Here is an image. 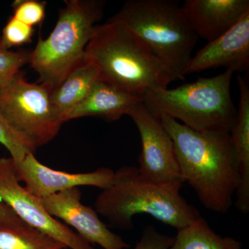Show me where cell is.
Wrapping results in <instances>:
<instances>
[{
  "label": "cell",
  "instance_id": "30bf717a",
  "mask_svg": "<svg viewBox=\"0 0 249 249\" xmlns=\"http://www.w3.org/2000/svg\"><path fill=\"white\" fill-rule=\"evenodd\" d=\"M81 197L79 188H73L41 200L49 214L73 228L88 243L96 244L103 249L129 248L130 245L120 235L109 230L94 209L82 203Z\"/></svg>",
  "mask_w": 249,
  "mask_h": 249
},
{
  "label": "cell",
  "instance_id": "7c38bea8",
  "mask_svg": "<svg viewBox=\"0 0 249 249\" xmlns=\"http://www.w3.org/2000/svg\"><path fill=\"white\" fill-rule=\"evenodd\" d=\"M225 67L232 72L249 68V11L235 25L192 56L183 76Z\"/></svg>",
  "mask_w": 249,
  "mask_h": 249
},
{
  "label": "cell",
  "instance_id": "8992f818",
  "mask_svg": "<svg viewBox=\"0 0 249 249\" xmlns=\"http://www.w3.org/2000/svg\"><path fill=\"white\" fill-rule=\"evenodd\" d=\"M59 11L56 24L47 39L39 38L29 53V63L41 83L56 88L84 58L97 22L103 16L105 2L97 0H68Z\"/></svg>",
  "mask_w": 249,
  "mask_h": 249
},
{
  "label": "cell",
  "instance_id": "8fae6325",
  "mask_svg": "<svg viewBox=\"0 0 249 249\" xmlns=\"http://www.w3.org/2000/svg\"><path fill=\"white\" fill-rule=\"evenodd\" d=\"M14 163L19 181L25 183L26 188L40 199L80 186L105 189L111 184L114 173V170L108 168L83 173L59 171L42 164L34 153L29 154L22 160Z\"/></svg>",
  "mask_w": 249,
  "mask_h": 249
},
{
  "label": "cell",
  "instance_id": "7402d4cb",
  "mask_svg": "<svg viewBox=\"0 0 249 249\" xmlns=\"http://www.w3.org/2000/svg\"><path fill=\"white\" fill-rule=\"evenodd\" d=\"M174 240L175 237L160 233L155 227L148 225L144 227L134 249H169Z\"/></svg>",
  "mask_w": 249,
  "mask_h": 249
},
{
  "label": "cell",
  "instance_id": "9c48e42d",
  "mask_svg": "<svg viewBox=\"0 0 249 249\" xmlns=\"http://www.w3.org/2000/svg\"><path fill=\"white\" fill-rule=\"evenodd\" d=\"M138 129L142 143L139 173L150 182L182 181L173 139L163 127L160 116L139 102L127 114Z\"/></svg>",
  "mask_w": 249,
  "mask_h": 249
},
{
  "label": "cell",
  "instance_id": "5bb4252c",
  "mask_svg": "<svg viewBox=\"0 0 249 249\" xmlns=\"http://www.w3.org/2000/svg\"><path fill=\"white\" fill-rule=\"evenodd\" d=\"M142 101V97L132 94L99 80L91 92L79 106L67 116L66 121L86 116H94L107 121L119 120L137 103Z\"/></svg>",
  "mask_w": 249,
  "mask_h": 249
},
{
  "label": "cell",
  "instance_id": "44dd1931",
  "mask_svg": "<svg viewBox=\"0 0 249 249\" xmlns=\"http://www.w3.org/2000/svg\"><path fill=\"white\" fill-rule=\"evenodd\" d=\"M14 16L12 17L34 27L40 24L45 18L46 3L36 0H19L13 4Z\"/></svg>",
  "mask_w": 249,
  "mask_h": 249
},
{
  "label": "cell",
  "instance_id": "5b68a950",
  "mask_svg": "<svg viewBox=\"0 0 249 249\" xmlns=\"http://www.w3.org/2000/svg\"><path fill=\"white\" fill-rule=\"evenodd\" d=\"M233 73L226 70L217 76L201 78L175 89L151 90L142 95V101L156 115L169 116L196 132L230 133L237 111L231 95Z\"/></svg>",
  "mask_w": 249,
  "mask_h": 249
},
{
  "label": "cell",
  "instance_id": "2e32d148",
  "mask_svg": "<svg viewBox=\"0 0 249 249\" xmlns=\"http://www.w3.org/2000/svg\"><path fill=\"white\" fill-rule=\"evenodd\" d=\"M242 242L235 237L218 235L200 215L178 229L169 249H242Z\"/></svg>",
  "mask_w": 249,
  "mask_h": 249
},
{
  "label": "cell",
  "instance_id": "ba28073f",
  "mask_svg": "<svg viewBox=\"0 0 249 249\" xmlns=\"http://www.w3.org/2000/svg\"><path fill=\"white\" fill-rule=\"evenodd\" d=\"M0 201L24 224L37 229L70 249H94L73 229L52 217L40 198L20 184L14 160L0 158Z\"/></svg>",
  "mask_w": 249,
  "mask_h": 249
},
{
  "label": "cell",
  "instance_id": "ffe728a7",
  "mask_svg": "<svg viewBox=\"0 0 249 249\" xmlns=\"http://www.w3.org/2000/svg\"><path fill=\"white\" fill-rule=\"evenodd\" d=\"M29 53L0 48V89L6 86L29 63Z\"/></svg>",
  "mask_w": 249,
  "mask_h": 249
},
{
  "label": "cell",
  "instance_id": "3957f363",
  "mask_svg": "<svg viewBox=\"0 0 249 249\" xmlns=\"http://www.w3.org/2000/svg\"><path fill=\"white\" fill-rule=\"evenodd\" d=\"M84 58L97 67L101 80L142 97L168 88L169 72L145 43L123 23L109 19L95 27Z\"/></svg>",
  "mask_w": 249,
  "mask_h": 249
},
{
  "label": "cell",
  "instance_id": "52a82bcc",
  "mask_svg": "<svg viewBox=\"0 0 249 249\" xmlns=\"http://www.w3.org/2000/svg\"><path fill=\"white\" fill-rule=\"evenodd\" d=\"M51 91L47 85L29 83L21 72L0 89V113L36 150L52 142L64 124Z\"/></svg>",
  "mask_w": 249,
  "mask_h": 249
},
{
  "label": "cell",
  "instance_id": "ac0fdd59",
  "mask_svg": "<svg viewBox=\"0 0 249 249\" xmlns=\"http://www.w3.org/2000/svg\"><path fill=\"white\" fill-rule=\"evenodd\" d=\"M0 143L4 145L14 162L22 160L30 153H34L35 147L18 134L0 113Z\"/></svg>",
  "mask_w": 249,
  "mask_h": 249
},
{
  "label": "cell",
  "instance_id": "e0dca14e",
  "mask_svg": "<svg viewBox=\"0 0 249 249\" xmlns=\"http://www.w3.org/2000/svg\"><path fill=\"white\" fill-rule=\"evenodd\" d=\"M65 245L26 224H0V249H65Z\"/></svg>",
  "mask_w": 249,
  "mask_h": 249
},
{
  "label": "cell",
  "instance_id": "4fadbf2b",
  "mask_svg": "<svg viewBox=\"0 0 249 249\" xmlns=\"http://www.w3.org/2000/svg\"><path fill=\"white\" fill-rule=\"evenodd\" d=\"M198 37L217 38L249 11V0H186L181 6Z\"/></svg>",
  "mask_w": 249,
  "mask_h": 249
},
{
  "label": "cell",
  "instance_id": "277c9868",
  "mask_svg": "<svg viewBox=\"0 0 249 249\" xmlns=\"http://www.w3.org/2000/svg\"><path fill=\"white\" fill-rule=\"evenodd\" d=\"M110 19L133 31L164 65L173 81L184 79L198 36L178 1L129 0Z\"/></svg>",
  "mask_w": 249,
  "mask_h": 249
},
{
  "label": "cell",
  "instance_id": "6da1fadb",
  "mask_svg": "<svg viewBox=\"0 0 249 249\" xmlns=\"http://www.w3.org/2000/svg\"><path fill=\"white\" fill-rule=\"evenodd\" d=\"M159 116L173 139L184 182L191 186L206 209L227 213L240 183L230 133L196 132L169 116Z\"/></svg>",
  "mask_w": 249,
  "mask_h": 249
},
{
  "label": "cell",
  "instance_id": "d6986e66",
  "mask_svg": "<svg viewBox=\"0 0 249 249\" xmlns=\"http://www.w3.org/2000/svg\"><path fill=\"white\" fill-rule=\"evenodd\" d=\"M34 33V27L11 17L3 29L0 37V48L9 50L12 47L29 43L32 40Z\"/></svg>",
  "mask_w": 249,
  "mask_h": 249
},
{
  "label": "cell",
  "instance_id": "7a4b0ae2",
  "mask_svg": "<svg viewBox=\"0 0 249 249\" xmlns=\"http://www.w3.org/2000/svg\"><path fill=\"white\" fill-rule=\"evenodd\" d=\"M183 184L150 182L142 178L137 167L124 165L114 171L111 184L102 190L93 206L109 227L132 230L134 216L149 214L178 230L201 215L180 193Z\"/></svg>",
  "mask_w": 249,
  "mask_h": 249
},
{
  "label": "cell",
  "instance_id": "603a6c76",
  "mask_svg": "<svg viewBox=\"0 0 249 249\" xmlns=\"http://www.w3.org/2000/svg\"><path fill=\"white\" fill-rule=\"evenodd\" d=\"M0 224L18 225L24 223L6 204L0 201Z\"/></svg>",
  "mask_w": 249,
  "mask_h": 249
},
{
  "label": "cell",
  "instance_id": "9a60e30c",
  "mask_svg": "<svg viewBox=\"0 0 249 249\" xmlns=\"http://www.w3.org/2000/svg\"><path fill=\"white\" fill-rule=\"evenodd\" d=\"M101 80L97 67L83 58L69 74L51 91V100L62 121L74 108L88 97Z\"/></svg>",
  "mask_w": 249,
  "mask_h": 249
}]
</instances>
